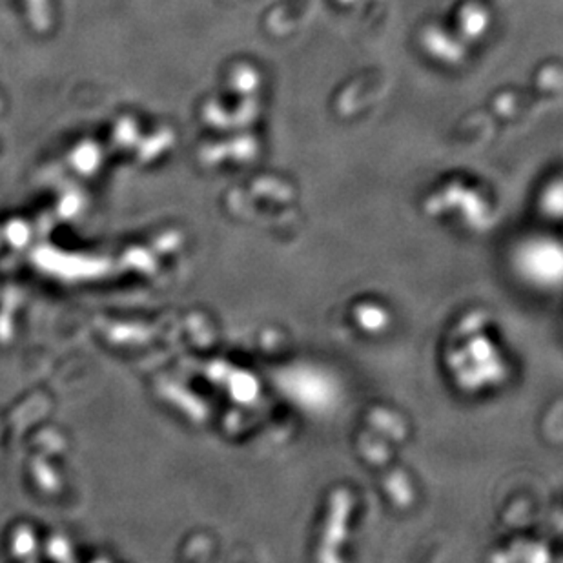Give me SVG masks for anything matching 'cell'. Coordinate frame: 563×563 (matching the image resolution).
Wrapping results in <instances>:
<instances>
[{
  "label": "cell",
  "mask_w": 563,
  "mask_h": 563,
  "mask_svg": "<svg viewBox=\"0 0 563 563\" xmlns=\"http://www.w3.org/2000/svg\"><path fill=\"white\" fill-rule=\"evenodd\" d=\"M523 264L527 273L538 279H550L558 277L559 270V254L558 250H552L549 245H538L531 246L523 255Z\"/></svg>",
  "instance_id": "6da1fadb"
}]
</instances>
